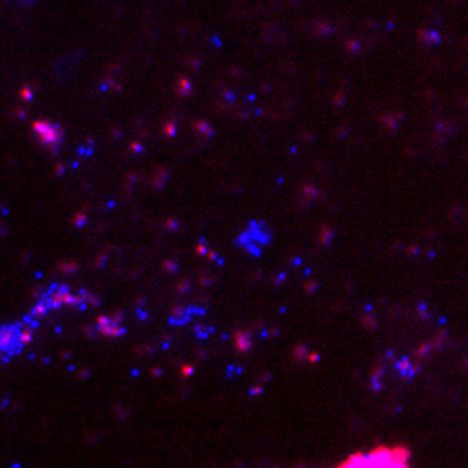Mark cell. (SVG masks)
<instances>
[{
  "label": "cell",
  "mask_w": 468,
  "mask_h": 468,
  "mask_svg": "<svg viewBox=\"0 0 468 468\" xmlns=\"http://www.w3.org/2000/svg\"><path fill=\"white\" fill-rule=\"evenodd\" d=\"M98 303V297L87 293V291H72L65 284H52L42 293L40 301L35 303V308L26 315L31 321H35L40 326V321L46 319L50 312L61 310V308H92V306Z\"/></svg>",
  "instance_id": "obj_1"
},
{
  "label": "cell",
  "mask_w": 468,
  "mask_h": 468,
  "mask_svg": "<svg viewBox=\"0 0 468 468\" xmlns=\"http://www.w3.org/2000/svg\"><path fill=\"white\" fill-rule=\"evenodd\" d=\"M37 330V323L24 317L22 321L7 323V326H0V362H7V360L15 358L17 353H22L24 347L31 343V338Z\"/></svg>",
  "instance_id": "obj_2"
},
{
  "label": "cell",
  "mask_w": 468,
  "mask_h": 468,
  "mask_svg": "<svg viewBox=\"0 0 468 468\" xmlns=\"http://www.w3.org/2000/svg\"><path fill=\"white\" fill-rule=\"evenodd\" d=\"M362 468H410L406 446H377L362 456Z\"/></svg>",
  "instance_id": "obj_3"
},
{
  "label": "cell",
  "mask_w": 468,
  "mask_h": 468,
  "mask_svg": "<svg viewBox=\"0 0 468 468\" xmlns=\"http://www.w3.org/2000/svg\"><path fill=\"white\" fill-rule=\"evenodd\" d=\"M269 241H271V230L265 224H251L239 237V245H243L251 254H260Z\"/></svg>",
  "instance_id": "obj_4"
},
{
  "label": "cell",
  "mask_w": 468,
  "mask_h": 468,
  "mask_svg": "<svg viewBox=\"0 0 468 468\" xmlns=\"http://www.w3.org/2000/svg\"><path fill=\"white\" fill-rule=\"evenodd\" d=\"M96 328L104 336H122L124 334V326L117 323V319H113V317H100Z\"/></svg>",
  "instance_id": "obj_5"
},
{
  "label": "cell",
  "mask_w": 468,
  "mask_h": 468,
  "mask_svg": "<svg viewBox=\"0 0 468 468\" xmlns=\"http://www.w3.org/2000/svg\"><path fill=\"white\" fill-rule=\"evenodd\" d=\"M35 131H37V135L42 137L44 143H59V139H61V131L55 124L40 122V124H35Z\"/></svg>",
  "instance_id": "obj_6"
}]
</instances>
